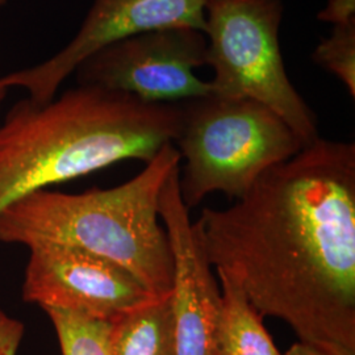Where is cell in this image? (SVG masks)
Masks as SVG:
<instances>
[{
	"mask_svg": "<svg viewBox=\"0 0 355 355\" xmlns=\"http://www.w3.org/2000/svg\"><path fill=\"white\" fill-rule=\"evenodd\" d=\"M205 255L299 343L355 355V145L318 137L193 223Z\"/></svg>",
	"mask_w": 355,
	"mask_h": 355,
	"instance_id": "cell-1",
	"label": "cell"
},
{
	"mask_svg": "<svg viewBox=\"0 0 355 355\" xmlns=\"http://www.w3.org/2000/svg\"><path fill=\"white\" fill-rule=\"evenodd\" d=\"M180 104L78 85L48 103L28 96L0 120V211L26 195L125 159L148 164L177 140Z\"/></svg>",
	"mask_w": 355,
	"mask_h": 355,
	"instance_id": "cell-2",
	"label": "cell"
},
{
	"mask_svg": "<svg viewBox=\"0 0 355 355\" xmlns=\"http://www.w3.org/2000/svg\"><path fill=\"white\" fill-rule=\"evenodd\" d=\"M180 164L175 145L167 144L140 174L112 189L29 193L0 211V242L74 246L121 267L154 297H166L173 288V254L158 202Z\"/></svg>",
	"mask_w": 355,
	"mask_h": 355,
	"instance_id": "cell-3",
	"label": "cell"
},
{
	"mask_svg": "<svg viewBox=\"0 0 355 355\" xmlns=\"http://www.w3.org/2000/svg\"><path fill=\"white\" fill-rule=\"evenodd\" d=\"M179 104L174 145L184 159L179 190L189 209L215 192L240 199L305 146L279 114L252 99L211 94Z\"/></svg>",
	"mask_w": 355,
	"mask_h": 355,
	"instance_id": "cell-4",
	"label": "cell"
},
{
	"mask_svg": "<svg viewBox=\"0 0 355 355\" xmlns=\"http://www.w3.org/2000/svg\"><path fill=\"white\" fill-rule=\"evenodd\" d=\"M282 0H207V64L214 95L243 98L272 110L304 145L318 136V119L287 76L279 44Z\"/></svg>",
	"mask_w": 355,
	"mask_h": 355,
	"instance_id": "cell-5",
	"label": "cell"
},
{
	"mask_svg": "<svg viewBox=\"0 0 355 355\" xmlns=\"http://www.w3.org/2000/svg\"><path fill=\"white\" fill-rule=\"evenodd\" d=\"M207 64V38L189 26L154 29L121 40L78 66V85L132 95L145 103L178 104L214 94L195 76Z\"/></svg>",
	"mask_w": 355,
	"mask_h": 355,
	"instance_id": "cell-6",
	"label": "cell"
},
{
	"mask_svg": "<svg viewBox=\"0 0 355 355\" xmlns=\"http://www.w3.org/2000/svg\"><path fill=\"white\" fill-rule=\"evenodd\" d=\"M207 0H94L79 32L62 51L26 70L0 76L7 89H23L33 102H51L78 66L104 48L154 29L204 31Z\"/></svg>",
	"mask_w": 355,
	"mask_h": 355,
	"instance_id": "cell-7",
	"label": "cell"
},
{
	"mask_svg": "<svg viewBox=\"0 0 355 355\" xmlns=\"http://www.w3.org/2000/svg\"><path fill=\"white\" fill-rule=\"evenodd\" d=\"M29 249L21 295L42 309H64L111 321L154 299L121 267L70 245L36 242Z\"/></svg>",
	"mask_w": 355,
	"mask_h": 355,
	"instance_id": "cell-8",
	"label": "cell"
},
{
	"mask_svg": "<svg viewBox=\"0 0 355 355\" xmlns=\"http://www.w3.org/2000/svg\"><path fill=\"white\" fill-rule=\"evenodd\" d=\"M179 171L180 166L167 177L158 202V212L173 254L170 302L175 355H218L215 330L221 292L191 220L190 209L183 203Z\"/></svg>",
	"mask_w": 355,
	"mask_h": 355,
	"instance_id": "cell-9",
	"label": "cell"
},
{
	"mask_svg": "<svg viewBox=\"0 0 355 355\" xmlns=\"http://www.w3.org/2000/svg\"><path fill=\"white\" fill-rule=\"evenodd\" d=\"M221 300L215 330L218 355H284L268 334L263 318L255 311L241 288L223 274Z\"/></svg>",
	"mask_w": 355,
	"mask_h": 355,
	"instance_id": "cell-10",
	"label": "cell"
},
{
	"mask_svg": "<svg viewBox=\"0 0 355 355\" xmlns=\"http://www.w3.org/2000/svg\"><path fill=\"white\" fill-rule=\"evenodd\" d=\"M110 325L112 355H175L170 295L129 309Z\"/></svg>",
	"mask_w": 355,
	"mask_h": 355,
	"instance_id": "cell-11",
	"label": "cell"
},
{
	"mask_svg": "<svg viewBox=\"0 0 355 355\" xmlns=\"http://www.w3.org/2000/svg\"><path fill=\"white\" fill-rule=\"evenodd\" d=\"M44 311L57 333L62 355H112L110 321L64 309Z\"/></svg>",
	"mask_w": 355,
	"mask_h": 355,
	"instance_id": "cell-12",
	"label": "cell"
},
{
	"mask_svg": "<svg viewBox=\"0 0 355 355\" xmlns=\"http://www.w3.org/2000/svg\"><path fill=\"white\" fill-rule=\"evenodd\" d=\"M313 61L337 76L355 96V21L333 26L313 53Z\"/></svg>",
	"mask_w": 355,
	"mask_h": 355,
	"instance_id": "cell-13",
	"label": "cell"
},
{
	"mask_svg": "<svg viewBox=\"0 0 355 355\" xmlns=\"http://www.w3.org/2000/svg\"><path fill=\"white\" fill-rule=\"evenodd\" d=\"M24 325L0 309V355H17Z\"/></svg>",
	"mask_w": 355,
	"mask_h": 355,
	"instance_id": "cell-14",
	"label": "cell"
},
{
	"mask_svg": "<svg viewBox=\"0 0 355 355\" xmlns=\"http://www.w3.org/2000/svg\"><path fill=\"white\" fill-rule=\"evenodd\" d=\"M320 21L343 26L355 21V0H328L318 15Z\"/></svg>",
	"mask_w": 355,
	"mask_h": 355,
	"instance_id": "cell-15",
	"label": "cell"
},
{
	"mask_svg": "<svg viewBox=\"0 0 355 355\" xmlns=\"http://www.w3.org/2000/svg\"><path fill=\"white\" fill-rule=\"evenodd\" d=\"M284 355H329L321 350H318L313 346H309V345H305L303 343H293L291 347L288 349V352Z\"/></svg>",
	"mask_w": 355,
	"mask_h": 355,
	"instance_id": "cell-16",
	"label": "cell"
},
{
	"mask_svg": "<svg viewBox=\"0 0 355 355\" xmlns=\"http://www.w3.org/2000/svg\"><path fill=\"white\" fill-rule=\"evenodd\" d=\"M7 92H8V89L1 83V79H0V110H1V105L6 101V98H7Z\"/></svg>",
	"mask_w": 355,
	"mask_h": 355,
	"instance_id": "cell-17",
	"label": "cell"
},
{
	"mask_svg": "<svg viewBox=\"0 0 355 355\" xmlns=\"http://www.w3.org/2000/svg\"><path fill=\"white\" fill-rule=\"evenodd\" d=\"M4 3H6V0H0V6H1V4H4Z\"/></svg>",
	"mask_w": 355,
	"mask_h": 355,
	"instance_id": "cell-18",
	"label": "cell"
}]
</instances>
